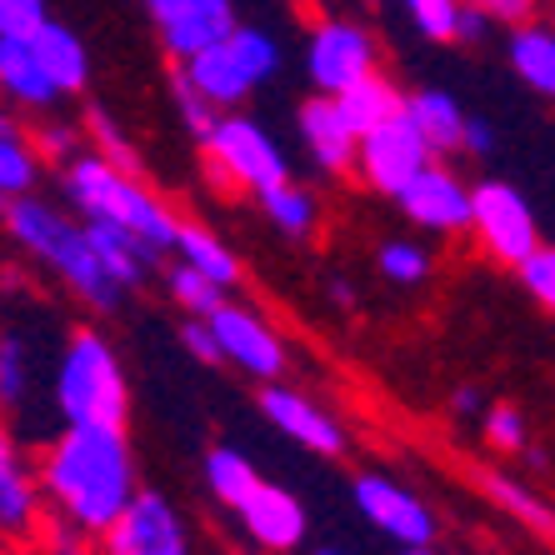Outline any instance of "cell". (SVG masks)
<instances>
[{"mask_svg":"<svg viewBox=\"0 0 555 555\" xmlns=\"http://www.w3.org/2000/svg\"><path fill=\"white\" fill-rule=\"evenodd\" d=\"M30 401V340L21 331L0 336V415L26 411Z\"/></svg>","mask_w":555,"mask_h":555,"instance_id":"f546056e","label":"cell"},{"mask_svg":"<svg viewBox=\"0 0 555 555\" xmlns=\"http://www.w3.org/2000/svg\"><path fill=\"white\" fill-rule=\"evenodd\" d=\"M411 26L421 30L436 46H455V15H461V0H401Z\"/></svg>","mask_w":555,"mask_h":555,"instance_id":"836d02e7","label":"cell"},{"mask_svg":"<svg viewBox=\"0 0 555 555\" xmlns=\"http://www.w3.org/2000/svg\"><path fill=\"white\" fill-rule=\"evenodd\" d=\"M405 116L411 126L421 130V141L430 145V155H455L461 151V126H465V111L455 105V95L446 91H415L405 95Z\"/></svg>","mask_w":555,"mask_h":555,"instance_id":"d4e9b609","label":"cell"},{"mask_svg":"<svg viewBox=\"0 0 555 555\" xmlns=\"http://www.w3.org/2000/svg\"><path fill=\"white\" fill-rule=\"evenodd\" d=\"M486 26H491L486 15L470 11V5H461V15H455V40H461V46H476V40L486 36Z\"/></svg>","mask_w":555,"mask_h":555,"instance_id":"ee69618b","label":"cell"},{"mask_svg":"<svg viewBox=\"0 0 555 555\" xmlns=\"http://www.w3.org/2000/svg\"><path fill=\"white\" fill-rule=\"evenodd\" d=\"M80 225H86V241H91L95 260H101L105 275H111L120 291H135V285L145 281V271L160 260L145 241H135V235L111 225V220H80Z\"/></svg>","mask_w":555,"mask_h":555,"instance_id":"ffe728a7","label":"cell"},{"mask_svg":"<svg viewBox=\"0 0 555 555\" xmlns=\"http://www.w3.org/2000/svg\"><path fill=\"white\" fill-rule=\"evenodd\" d=\"M486 411V396H480V386H455L451 390V415H461V421H470V415Z\"/></svg>","mask_w":555,"mask_h":555,"instance_id":"f6af8a7d","label":"cell"},{"mask_svg":"<svg viewBox=\"0 0 555 555\" xmlns=\"http://www.w3.org/2000/svg\"><path fill=\"white\" fill-rule=\"evenodd\" d=\"M40 181V160L30 151L26 130L0 126V201H15V195H30V185Z\"/></svg>","mask_w":555,"mask_h":555,"instance_id":"f1b7e54d","label":"cell"},{"mask_svg":"<svg viewBox=\"0 0 555 555\" xmlns=\"http://www.w3.org/2000/svg\"><path fill=\"white\" fill-rule=\"evenodd\" d=\"M331 101H336L340 120L350 126V135H365V130H375L380 120H390L396 111H401L405 91L386 76V70H371V76H361L356 86H346L340 95H331Z\"/></svg>","mask_w":555,"mask_h":555,"instance_id":"7402d4cb","label":"cell"},{"mask_svg":"<svg viewBox=\"0 0 555 555\" xmlns=\"http://www.w3.org/2000/svg\"><path fill=\"white\" fill-rule=\"evenodd\" d=\"M426 160H436V155H430V145L421 141V130L411 126V116H405V105H401L390 120H380L375 130L356 135V166L350 170H356L361 185H371L375 195H390V201H396V191H401Z\"/></svg>","mask_w":555,"mask_h":555,"instance_id":"9c48e42d","label":"cell"},{"mask_svg":"<svg viewBox=\"0 0 555 555\" xmlns=\"http://www.w3.org/2000/svg\"><path fill=\"white\" fill-rule=\"evenodd\" d=\"M181 340H185V350H191L201 365H220V346H216V336H210L206 315H191V321L181 325Z\"/></svg>","mask_w":555,"mask_h":555,"instance_id":"b9f144b4","label":"cell"},{"mask_svg":"<svg viewBox=\"0 0 555 555\" xmlns=\"http://www.w3.org/2000/svg\"><path fill=\"white\" fill-rule=\"evenodd\" d=\"M375 266H380V275H386L390 285H421L430 275L426 246H411V241H386L380 256H375Z\"/></svg>","mask_w":555,"mask_h":555,"instance_id":"d6a6232c","label":"cell"},{"mask_svg":"<svg viewBox=\"0 0 555 555\" xmlns=\"http://www.w3.org/2000/svg\"><path fill=\"white\" fill-rule=\"evenodd\" d=\"M296 120H300V141H306L310 160H315L325 176H350V166H356V135H350V126L340 120L336 101L315 91L300 105Z\"/></svg>","mask_w":555,"mask_h":555,"instance_id":"ac0fdd59","label":"cell"},{"mask_svg":"<svg viewBox=\"0 0 555 555\" xmlns=\"http://www.w3.org/2000/svg\"><path fill=\"white\" fill-rule=\"evenodd\" d=\"M170 296L181 300L191 315H210V310L225 300V291H220L216 281H206L201 271H191V266H176V271H170Z\"/></svg>","mask_w":555,"mask_h":555,"instance_id":"d590c367","label":"cell"},{"mask_svg":"<svg viewBox=\"0 0 555 555\" xmlns=\"http://www.w3.org/2000/svg\"><path fill=\"white\" fill-rule=\"evenodd\" d=\"M401 555H436V545H401Z\"/></svg>","mask_w":555,"mask_h":555,"instance_id":"7dc6e473","label":"cell"},{"mask_svg":"<svg viewBox=\"0 0 555 555\" xmlns=\"http://www.w3.org/2000/svg\"><path fill=\"white\" fill-rule=\"evenodd\" d=\"M206 486H210V495H216L225 511H235V505L260 486V470L250 465V455L231 451V446H216V451L206 455Z\"/></svg>","mask_w":555,"mask_h":555,"instance_id":"83f0119b","label":"cell"},{"mask_svg":"<svg viewBox=\"0 0 555 555\" xmlns=\"http://www.w3.org/2000/svg\"><path fill=\"white\" fill-rule=\"evenodd\" d=\"M145 11L166 40L170 61H191L195 51H206L210 40H220L235 26L231 0H145Z\"/></svg>","mask_w":555,"mask_h":555,"instance_id":"9a60e30c","label":"cell"},{"mask_svg":"<svg viewBox=\"0 0 555 555\" xmlns=\"http://www.w3.org/2000/svg\"><path fill=\"white\" fill-rule=\"evenodd\" d=\"M260 210H266L291 241H310L315 225H321V201L296 181H281V185H271V191H260Z\"/></svg>","mask_w":555,"mask_h":555,"instance_id":"4316f807","label":"cell"},{"mask_svg":"<svg viewBox=\"0 0 555 555\" xmlns=\"http://www.w3.org/2000/svg\"><path fill=\"white\" fill-rule=\"evenodd\" d=\"M511 65L535 95H555V36L541 21L511 26Z\"/></svg>","mask_w":555,"mask_h":555,"instance_id":"484cf974","label":"cell"},{"mask_svg":"<svg viewBox=\"0 0 555 555\" xmlns=\"http://www.w3.org/2000/svg\"><path fill=\"white\" fill-rule=\"evenodd\" d=\"M260 411H266V421H271L281 436H291L296 446H306L310 455H331V461L346 455V426H340L325 405L310 401L306 390L281 386V380H266V390H260Z\"/></svg>","mask_w":555,"mask_h":555,"instance_id":"5bb4252c","label":"cell"},{"mask_svg":"<svg viewBox=\"0 0 555 555\" xmlns=\"http://www.w3.org/2000/svg\"><path fill=\"white\" fill-rule=\"evenodd\" d=\"M516 275H520V285H526V296L541 310L555 306V250L551 246H535L530 256H520Z\"/></svg>","mask_w":555,"mask_h":555,"instance_id":"e575fe53","label":"cell"},{"mask_svg":"<svg viewBox=\"0 0 555 555\" xmlns=\"http://www.w3.org/2000/svg\"><path fill=\"white\" fill-rule=\"evenodd\" d=\"M470 11H480L486 21H505V26H526L541 15V0H461Z\"/></svg>","mask_w":555,"mask_h":555,"instance_id":"60d3db41","label":"cell"},{"mask_svg":"<svg viewBox=\"0 0 555 555\" xmlns=\"http://www.w3.org/2000/svg\"><path fill=\"white\" fill-rule=\"evenodd\" d=\"M36 545L40 555H95V535H86V530H76L70 520H40L36 530Z\"/></svg>","mask_w":555,"mask_h":555,"instance_id":"74e56055","label":"cell"},{"mask_svg":"<svg viewBox=\"0 0 555 555\" xmlns=\"http://www.w3.org/2000/svg\"><path fill=\"white\" fill-rule=\"evenodd\" d=\"M40 520H46V495H40L36 480V461L0 426V535L5 541H36Z\"/></svg>","mask_w":555,"mask_h":555,"instance_id":"2e32d148","label":"cell"},{"mask_svg":"<svg viewBox=\"0 0 555 555\" xmlns=\"http://www.w3.org/2000/svg\"><path fill=\"white\" fill-rule=\"evenodd\" d=\"M476 486H480V495H486L491 505H501L511 520H520V526L535 530L541 541H551V526H555L551 501L530 491L526 480H516L511 470H495V465H480V470H476Z\"/></svg>","mask_w":555,"mask_h":555,"instance_id":"603a6c76","label":"cell"},{"mask_svg":"<svg viewBox=\"0 0 555 555\" xmlns=\"http://www.w3.org/2000/svg\"><path fill=\"white\" fill-rule=\"evenodd\" d=\"M55 411L65 426H130V386L111 340L76 325L55 361Z\"/></svg>","mask_w":555,"mask_h":555,"instance_id":"277c9868","label":"cell"},{"mask_svg":"<svg viewBox=\"0 0 555 555\" xmlns=\"http://www.w3.org/2000/svg\"><path fill=\"white\" fill-rule=\"evenodd\" d=\"M0 91L11 95L15 105H30V111H46V105L61 101V91H55L51 76L40 70V61H36L26 36L0 40Z\"/></svg>","mask_w":555,"mask_h":555,"instance_id":"44dd1931","label":"cell"},{"mask_svg":"<svg viewBox=\"0 0 555 555\" xmlns=\"http://www.w3.org/2000/svg\"><path fill=\"white\" fill-rule=\"evenodd\" d=\"M350 495H356V511H361V516L371 520L386 541H396V545H436V530H440L436 511H430L415 491H405L401 480L365 470V476H356Z\"/></svg>","mask_w":555,"mask_h":555,"instance_id":"7c38bea8","label":"cell"},{"mask_svg":"<svg viewBox=\"0 0 555 555\" xmlns=\"http://www.w3.org/2000/svg\"><path fill=\"white\" fill-rule=\"evenodd\" d=\"M61 185H65V201L80 210V220H111L120 231H130L135 241L166 256L170 241H176V210L141 181V176H126V170L105 166L95 151L86 155H70L61 170Z\"/></svg>","mask_w":555,"mask_h":555,"instance_id":"7a4b0ae2","label":"cell"},{"mask_svg":"<svg viewBox=\"0 0 555 555\" xmlns=\"http://www.w3.org/2000/svg\"><path fill=\"white\" fill-rule=\"evenodd\" d=\"M210 336L220 346V361H231L235 371H246L250 380H281L285 371V340L275 336V325L256 315L250 306H231L220 300L206 315Z\"/></svg>","mask_w":555,"mask_h":555,"instance_id":"8fae6325","label":"cell"},{"mask_svg":"<svg viewBox=\"0 0 555 555\" xmlns=\"http://www.w3.org/2000/svg\"><path fill=\"white\" fill-rule=\"evenodd\" d=\"M315 555H340V551H315Z\"/></svg>","mask_w":555,"mask_h":555,"instance_id":"c3c4849f","label":"cell"},{"mask_svg":"<svg viewBox=\"0 0 555 555\" xmlns=\"http://www.w3.org/2000/svg\"><path fill=\"white\" fill-rule=\"evenodd\" d=\"M331 296H336V306H356V296H350V281H336V285H331Z\"/></svg>","mask_w":555,"mask_h":555,"instance_id":"bcb514c9","label":"cell"},{"mask_svg":"<svg viewBox=\"0 0 555 555\" xmlns=\"http://www.w3.org/2000/svg\"><path fill=\"white\" fill-rule=\"evenodd\" d=\"M86 126H91V151L101 155L105 166H116V170H126V176H141V151H135V145L126 141V135H120V126L116 120H111V111H105V105H91V116H86Z\"/></svg>","mask_w":555,"mask_h":555,"instance_id":"4dcf8cb0","label":"cell"},{"mask_svg":"<svg viewBox=\"0 0 555 555\" xmlns=\"http://www.w3.org/2000/svg\"><path fill=\"white\" fill-rule=\"evenodd\" d=\"M0 216H5V231H11L15 246H26L46 271L61 275L86 306H95V310H116L120 306L126 291L105 275V266L95 260L80 220H70L65 210L46 206V201H36V195H15V201H5Z\"/></svg>","mask_w":555,"mask_h":555,"instance_id":"3957f363","label":"cell"},{"mask_svg":"<svg viewBox=\"0 0 555 555\" xmlns=\"http://www.w3.org/2000/svg\"><path fill=\"white\" fill-rule=\"evenodd\" d=\"M36 480L55 516L86 535H101L120 516V505L141 491L126 426H65L40 451Z\"/></svg>","mask_w":555,"mask_h":555,"instance_id":"6da1fadb","label":"cell"},{"mask_svg":"<svg viewBox=\"0 0 555 555\" xmlns=\"http://www.w3.org/2000/svg\"><path fill=\"white\" fill-rule=\"evenodd\" d=\"M95 555H191V530L160 491H135L95 535Z\"/></svg>","mask_w":555,"mask_h":555,"instance_id":"ba28073f","label":"cell"},{"mask_svg":"<svg viewBox=\"0 0 555 555\" xmlns=\"http://www.w3.org/2000/svg\"><path fill=\"white\" fill-rule=\"evenodd\" d=\"M26 40H30V51H36L40 70L51 76V86L61 95H80L91 86V55H86L76 30H65L61 21H40Z\"/></svg>","mask_w":555,"mask_h":555,"instance_id":"d6986e66","label":"cell"},{"mask_svg":"<svg viewBox=\"0 0 555 555\" xmlns=\"http://www.w3.org/2000/svg\"><path fill=\"white\" fill-rule=\"evenodd\" d=\"M396 206H401V216L411 220V225H421V231L461 235L465 220H470V185H465L451 166L426 160V166L396 191Z\"/></svg>","mask_w":555,"mask_h":555,"instance_id":"4fadbf2b","label":"cell"},{"mask_svg":"<svg viewBox=\"0 0 555 555\" xmlns=\"http://www.w3.org/2000/svg\"><path fill=\"white\" fill-rule=\"evenodd\" d=\"M235 516H241V530L250 535V545H260L266 555H291L306 545V526H310L306 505L285 491V486L260 480L256 491L235 505Z\"/></svg>","mask_w":555,"mask_h":555,"instance_id":"e0dca14e","label":"cell"},{"mask_svg":"<svg viewBox=\"0 0 555 555\" xmlns=\"http://www.w3.org/2000/svg\"><path fill=\"white\" fill-rule=\"evenodd\" d=\"M306 70H310V86L321 95H340L361 76L380 70V46L356 21H321V26L310 30Z\"/></svg>","mask_w":555,"mask_h":555,"instance_id":"30bf717a","label":"cell"},{"mask_svg":"<svg viewBox=\"0 0 555 555\" xmlns=\"http://www.w3.org/2000/svg\"><path fill=\"white\" fill-rule=\"evenodd\" d=\"M201 151H206L201 155L206 185H216L220 195H260L291 181V160L250 116H220Z\"/></svg>","mask_w":555,"mask_h":555,"instance_id":"8992f818","label":"cell"},{"mask_svg":"<svg viewBox=\"0 0 555 555\" xmlns=\"http://www.w3.org/2000/svg\"><path fill=\"white\" fill-rule=\"evenodd\" d=\"M465 231L476 235V246L486 250L501 266H516L520 256L541 246V225H535V210L530 201L505 181H480L470 185V220Z\"/></svg>","mask_w":555,"mask_h":555,"instance_id":"52a82bcc","label":"cell"},{"mask_svg":"<svg viewBox=\"0 0 555 555\" xmlns=\"http://www.w3.org/2000/svg\"><path fill=\"white\" fill-rule=\"evenodd\" d=\"M170 95H176V111H181V120L195 130V135H201V141H206L210 126L220 120V111H216V105H210L201 91H195L191 80L181 76V65H176V76H170Z\"/></svg>","mask_w":555,"mask_h":555,"instance_id":"8d00e7d4","label":"cell"},{"mask_svg":"<svg viewBox=\"0 0 555 555\" xmlns=\"http://www.w3.org/2000/svg\"><path fill=\"white\" fill-rule=\"evenodd\" d=\"M170 250L181 256V266L201 271L206 281H216L220 291L241 285V260L231 256V246H225L220 235H210L206 225H195V220H176V241H170Z\"/></svg>","mask_w":555,"mask_h":555,"instance_id":"cb8c5ba5","label":"cell"},{"mask_svg":"<svg viewBox=\"0 0 555 555\" xmlns=\"http://www.w3.org/2000/svg\"><path fill=\"white\" fill-rule=\"evenodd\" d=\"M461 151L491 155V151H495V130L486 126V120H470V116H465V126H461Z\"/></svg>","mask_w":555,"mask_h":555,"instance_id":"7bdbcfd3","label":"cell"},{"mask_svg":"<svg viewBox=\"0 0 555 555\" xmlns=\"http://www.w3.org/2000/svg\"><path fill=\"white\" fill-rule=\"evenodd\" d=\"M0 210H5V201H0Z\"/></svg>","mask_w":555,"mask_h":555,"instance_id":"681fc988","label":"cell"},{"mask_svg":"<svg viewBox=\"0 0 555 555\" xmlns=\"http://www.w3.org/2000/svg\"><path fill=\"white\" fill-rule=\"evenodd\" d=\"M176 65H181V76L191 80L216 111H231V105H241L256 86H266V80L275 76L281 51H275V40L266 36V30H250L235 21L220 40H210L206 51H195L191 61H176Z\"/></svg>","mask_w":555,"mask_h":555,"instance_id":"5b68a950","label":"cell"},{"mask_svg":"<svg viewBox=\"0 0 555 555\" xmlns=\"http://www.w3.org/2000/svg\"><path fill=\"white\" fill-rule=\"evenodd\" d=\"M40 21H51L46 0H0V40L5 36H30Z\"/></svg>","mask_w":555,"mask_h":555,"instance_id":"f35d334b","label":"cell"},{"mask_svg":"<svg viewBox=\"0 0 555 555\" xmlns=\"http://www.w3.org/2000/svg\"><path fill=\"white\" fill-rule=\"evenodd\" d=\"M26 141H30L40 166H46V160H51V166H65V160L76 155V130L70 126H40L36 135H26Z\"/></svg>","mask_w":555,"mask_h":555,"instance_id":"ab89813d","label":"cell"},{"mask_svg":"<svg viewBox=\"0 0 555 555\" xmlns=\"http://www.w3.org/2000/svg\"><path fill=\"white\" fill-rule=\"evenodd\" d=\"M480 436H486V446L501 451V455H520L530 446L526 415H520V405H511V401L486 405V411H480Z\"/></svg>","mask_w":555,"mask_h":555,"instance_id":"1f68e13d","label":"cell"}]
</instances>
